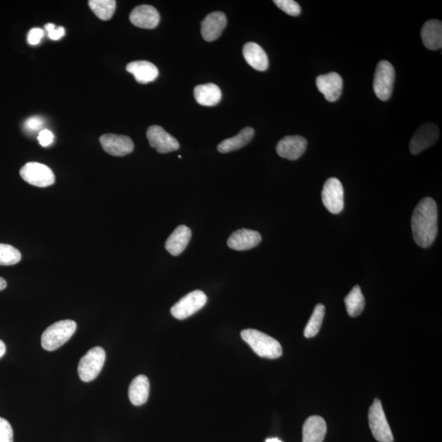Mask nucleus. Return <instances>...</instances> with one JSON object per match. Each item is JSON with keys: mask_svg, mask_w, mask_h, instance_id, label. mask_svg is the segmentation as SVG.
<instances>
[{"mask_svg": "<svg viewBox=\"0 0 442 442\" xmlns=\"http://www.w3.org/2000/svg\"><path fill=\"white\" fill-rule=\"evenodd\" d=\"M227 25V19L221 12H212L201 23V34L204 39L212 42L218 39Z\"/></svg>", "mask_w": 442, "mask_h": 442, "instance_id": "2eb2a0df", "label": "nucleus"}, {"mask_svg": "<svg viewBox=\"0 0 442 442\" xmlns=\"http://www.w3.org/2000/svg\"><path fill=\"white\" fill-rule=\"evenodd\" d=\"M45 29L49 33V39L52 40H60L65 35V29L63 27H56V25L48 23L45 25Z\"/></svg>", "mask_w": 442, "mask_h": 442, "instance_id": "473e14b6", "label": "nucleus"}, {"mask_svg": "<svg viewBox=\"0 0 442 442\" xmlns=\"http://www.w3.org/2000/svg\"><path fill=\"white\" fill-rule=\"evenodd\" d=\"M45 121L43 118L40 116L29 117L28 120L25 122L24 129L29 132H36L43 128Z\"/></svg>", "mask_w": 442, "mask_h": 442, "instance_id": "2f4dec72", "label": "nucleus"}, {"mask_svg": "<svg viewBox=\"0 0 442 442\" xmlns=\"http://www.w3.org/2000/svg\"><path fill=\"white\" fill-rule=\"evenodd\" d=\"M130 22L134 26L144 29H154L160 22L157 10L150 5H140L134 8L130 15Z\"/></svg>", "mask_w": 442, "mask_h": 442, "instance_id": "f3484780", "label": "nucleus"}, {"mask_svg": "<svg viewBox=\"0 0 442 442\" xmlns=\"http://www.w3.org/2000/svg\"><path fill=\"white\" fill-rule=\"evenodd\" d=\"M208 297L200 290L189 293L181 298L180 300L172 306L171 313L177 319H187L195 315L206 305Z\"/></svg>", "mask_w": 442, "mask_h": 442, "instance_id": "0eeeda50", "label": "nucleus"}, {"mask_svg": "<svg viewBox=\"0 0 442 442\" xmlns=\"http://www.w3.org/2000/svg\"><path fill=\"white\" fill-rule=\"evenodd\" d=\"M105 360H106V352L103 348L95 347L90 349L79 360L78 365L79 378L86 382L95 380L102 370Z\"/></svg>", "mask_w": 442, "mask_h": 442, "instance_id": "20e7f679", "label": "nucleus"}, {"mask_svg": "<svg viewBox=\"0 0 442 442\" xmlns=\"http://www.w3.org/2000/svg\"><path fill=\"white\" fill-rule=\"evenodd\" d=\"M21 259L22 255L16 247L0 243V265H14L18 264Z\"/></svg>", "mask_w": 442, "mask_h": 442, "instance_id": "c85d7f7f", "label": "nucleus"}, {"mask_svg": "<svg viewBox=\"0 0 442 442\" xmlns=\"http://www.w3.org/2000/svg\"><path fill=\"white\" fill-rule=\"evenodd\" d=\"M346 308L349 315L352 317H356L362 313L365 308V301L360 288L356 285L349 293L346 298Z\"/></svg>", "mask_w": 442, "mask_h": 442, "instance_id": "a878e982", "label": "nucleus"}, {"mask_svg": "<svg viewBox=\"0 0 442 442\" xmlns=\"http://www.w3.org/2000/svg\"><path fill=\"white\" fill-rule=\"evenodd\" d=\"M44 31L40 28H33L29 32L27 41L29 45H36L40 43L44 37Z\"/></svg>", "mask_w": 442, "mask_h": 442, "instance_id": "72a5a7b5", "label": "nucleus"}, {"mask_svg": "<svg viewBox=\"0 0 442 442\" xmlns=\"http://www.w3.org/2000/svg\"><path fill=\"white\" fill-rule=\"evenodd\" d=\"M88 6L99 19L108 21L114 14L116 2L114 0H90Z\"/></svg>", "mask_w": 442, "mask_h": 442, "instance_id": "bb28decb", "label": "nucleus"}, {"mask_svg": "<svg viewBox=\"0 0 442 442\" xmlns=\"http://www.w3.org/2000/svg\"><path fill=\"white\" fill-rule=\"evenodd\" d=\"M77 323L65 319L52 324L41 336V346L45 350L53 352L64 345L77 330Z\"/></svg>", "mask_w": 442, "mask_h": 442, "instance_id": "7ed1b4c3", "label": "nucleus"}, {"mask_svg": "<svg viewBox=\"0 0 442 442\" xmlns=\"http://www.w3.org/2000/svg\"><path fill=\"white\" fill-rule=\"evenodd\" d=\"M241 336L256 355L260 357L277 359L283 354L280 343L262 332L248 328L242 331Z\"/></svg>", "mask_w": 442, "mask_h": 442, "instance_id": "f03ea898", "label": "nucleus"}, {"mask_svg": "<svg viewBox=\"0 0 442 442\" xmlns=\"http://www.w3.org/2000/svg\"><path fill=\"white\" fill-rule=\"evenodd\" d=\"M192 237V231L188 227L180 225L167 238L165 247L172 256H179L187 247Z\"/></svg>", "mask_w": 442, "mask_h": 442, "instance_id": "a211bd4d", "label": "nucleus"}, {"mask_svg": "<svg viewBox=\"0 0 442 442\" xmlns=\"http://www.w3.org/2000/svg\"><path fill=\"white\" fill-rule=\"evenodd\" d=\"M262 242V236L258 231L242 229L235 231L227 241V244L236 251H245L251 249Z\"/></svg>", "mask_w": 442, "mask_h": 442, "instance_id": "dca6fc26", "label": "nucleus"}, {"mask_svg": "<svg viewBox=\"0 0 442 442\" xmlns=\"http://www.w3.org/2000/svg\"><path fill=\"white\" fill-rule=\"evenodd\" d=\"M254 134L255 130L254 128H244L237 136L222 141L218 145L217 149L221 154H227L242 149L244 146L249 144L252 138H254Z\"/></svg>", "mask_w": 442, "mask_h": 442, "instance_id": "393cba45", "label": "nucleus"}, {"mask_svg": "<svg viewBox=\"0 0 442 442\" xmlns=\"http://www.w3.org/2000/svg\"><path fill=\"white\" fill-rule=\"evenodd\" d=\"M20 175L34 186L45 188L56 182V175L47 166L38 162H28L20 170Z\"/></svg>", "mask_w": 442, "mask_h": 442, "instance_id": "6e6552de", "label": "nucleus"}, {"mask_svg": "<svg viewBox=\"0 0 442 442\" xmlns=\"http://www.w3.org/2000/svg\"><path fill=\"white\" fill-rule=\"evenodd\" d=\"M150 383L145 376L134 378L129 387V397L134 406L144 405L149 399Z\"/></svg>", "mask_w": 442, "mask_h": 442, "instance_id": "5701e85b", "label": "nucleus"}, {"mask_svg": "<svg viewBox=\"0 0 442 442\" xmlns=\"http://www.w3.org/2000/svg\"><path fill=\"white\" fill-rule=\"evenodd\" d=\"M324 314H326V307L323 305L318 304L315 306L314 312L305 328L304 335L306 338H314L315 336L318 334L322 326Z\"/></svg>", "mask_w": 442, "mask_h": 442, "instance_id": "cd10ccee", "label": "nucleus"}, {"mask_svg": "<svg viewBox=\"0 0 442 442\" xmlns=\"http://www.w3.org/2000/svg\"><path fill=\"white\" fill-rule=\"evenodd\" d=\"M307 147L305 138L299 136H286L278 143L276 151L280 157L295 161L304 154Z\"/></svg>", "mask_w": 442, "mask_h": 442, "instance_id": "4468645a", "label": "nucleus"}, {"mask_svg": "<svg viewBox=\"0 0 442 442\" xmlns=\"http://www.w3.org/2000/svg\"><path fill=\"white\" fill-rule=\"evenodd\" d=\"M243 57L252 69L265 71L268 69L269 59L267 53L258 44L249 42L243 46Z\"/></svg>", "mask_w": 442, "mask_h": 442, "instance_id": "412c9836", "label": "nucleus"}, {"mask_svg": "<svg viewBox=\"0 0 442 442\" xmlns=\"http://www.w3.org/2000/svg\"><path fill=\"white\" fill-rule=\"evenodd\" d=\"M0 442H14V431L10 422L0 417Z\"/></svg>", "mask_w": 442, "mask_h": 442, "instance_id": "7c9ffc66", "label": "nucleus"}, {"mask_svg": "<svg viewBox=\"0 0 442 442\" xmlns=\"http://www.w3.org/2000/svg\"><path fill=\"white\" fill-rule=\"evenodd\" d=\"M265 442H282V441L278 439H267V441Z\"/></svg>", "mask_w": 442, "mask_h": 442, "instance_id": "4c0bfd02", "label": "nucleus"}, {"mask_svg": "<svg viewBox=\"0 0 442 442\" xmlns=\"http://www.w3.org/2000/svg\"><path fill=\"white\" fill-rule=\"evenodd\" d=\"M99 141L103 150L114 157H124L132 153L134 147L132 138L114 134H103Z\"/></svg>", "mask_w": 442, "mask_h": 442, "instance_id": "f8f14e48", "label": "nucleus"}, {"mask_svg": "<svg viewBox=\"0 0 442 442\" xmlns=\"http://www.w3.org/2000/svg\"><path fill=\"white\" fill-rule=\"evenodd\" d=\"M7 287V282L5 280H3V278L0 277V291L5 289Z\"/></svg>", "mask_w": 442, "mask_h": 442, "instance_id": "e433bc0d", "label": "nucleus"}, {"mask_svg": "<svg viewBox=\"0 0 442 442\" xmlns=\"http://www.w3.org/2000/svg\"><path fill=\"white\" fill-rule=\"evenodd\" d=\"M195 97L201 106L213 107L221 102L222 94L221 88L214 84H206L195 88Z\"/></svg>", "mask_w": 442, "mask_h": 442, "instance_id": "b1692460", "label": "nucleus"}, {"mask_svg": "<svg viewBox=\"0 0 442 442\" xmlns=\"http://www.w3.org/2000/svg\"><path fill=\"white\" fill-rule=\"evenodd\" d=\"M5 352H6L5 344H4L2 340H0V358H2L4 356V354H5Z\"/></svg>", "mask_w": 442, "mask_h": 442, "instance_id": "c9c22d12", "label": "nucleus"}, {"mask_svg": "<svg viewBox=\"0 0 442 442\" xmlns=\"http://www.w3.org/2000/svg\"><path fill=\"white\" fill-rule=\"evenodd\" d=\"M147 138L150 146L159 154L171 153L180 147L178 140L159 125L150 126L147 132Z\"/></svg>", "mask_w": 442, "mask_h": 442, "instance_id": "9b49d317", "label": "nucleus"}, {"mask_svg": "<svg viewBox=\"0 0 442 442\" xmlns=\"http://www.w3.org/2000/svg\"><path fill=\"white\" fill-rule=\"evenodd\" d=\"M343 85V78L336 73L321 75L317 78L318 90L328 102H336L340 98Z\"/></svg>", "mask_w": 442, "mask_h": 442, "instance_id": "ddd939ff", "label": "nucleus"}, {"mask_svg": "<svg viewBox=\"0 0 442 442\" xmlns=\"http://www.w3.org/2000/svg\"><path fill=\"white\" fill-rule=\"evenodd\" d=\"M323 204L332 214H339L344 208V189L336 178L328 179L322 191Z\"/></svg>", "mask_w": 442, "mask_h": 442, "instance_id": "1a4fd4ad", "label": "nucleus"}, {"mask_svg": "<svg viewBox=\"0 0 442 442\" xmlns=\"http://www.w3.org/2000/svg\"><path fill=\"white\" fill-rule=\"evenodd\" d=\"M423 43L428 49L437 50L442 47V23L439 20H429L421 31Z\"/></svg>", "mask_w": 442, "mask_h": 442, "instance_id": "6ab92c4d", "label": "nucleus"}, {"mask_svg": "<svg viewBox=\"0 0 442 442\" xmlns=\"http://www.w3.org/2000/svg\"><path fill=\"white\" fill-rule=\"evenodd\" d=\"M53 134L49 130H42L38 136V140H39L41 146L48 147L52 144L53 142Z\"/></svg>", "mask_w": 442, "mask_h": 442, "instance_id": "f704fd0d", "label": "nucleus"}, {"mask_svg": "<svg viewBox=\"0 0 442 442\" xmlns=\"http://www.w3.org/2000/svg\"><path fill=\"white\" fill-rule=\"evenodd\" d=\"M327 425L322 417L311 416L303 426V442H323Z\"/></svg>", "mask_w": 442, "mask_h": 442, "instance_id": "4be33fe9", "label": "nucleus"}, {"mask_svg": "<svg viewBox=\"0 0 442 442\" xmlns=\"http://www.w3.org/2000/svg\"><path fill=\"white\" fill-rule=\"evenodd\" d=\"M413 236L417 245L426 248L434 243L439 232V213L436 201L424 197L417 205L411 220Z\"/></svg>", "mask_w": 442, "mask_h": 442, "instance_id": "f257e3e1", "label": "nucleus"}, {"mask_svg": "<svg viewBox=\"0 0 442 442\" xmlns=\"http://www.w3.org/2000/svg\"><path fill=\"white\" fill-rule=\"evenodd\" d=\"M369 423L373 435L380 442H393L394 437L383 411L380 400L376 399L369 411Z\"/></svg>", "mask_w": 442, "mask_h": 442, "instance_id": "423d86ee", "label": "nucleus"}, {"mask_svg": "<svg viewBox=\"0 0 442 442\" xmlns=\"http://www.w3.org/2000/svg\"><path fill=\"white\" fill-rule=\"evenodd\" d=\"M128 73L134 75L137 82L147 84L153 82L158 78L159 71L158 67L147 61H136L130 62L126 66Z\"/></svg>", "mask_w": 442, "mask_h": 442, "instance_id": "aec40b11", "label": "nucleus"}, {"mask_svg": "<svg viewBox=\"0 0 442 442\" xmlns=\"http://www.w3.org/2000/svg\"><path fill=\"white\" fill-rule=\"evenodd\" d=\"M395 69L389 62L381 61L377 66L373 79V91L382 101L390 99L395 82Z\"/></svg>", "mask_w": 442, "mask_h": 442, "instance_id": "39448f33", "label": "nucleus"}, {"mask_svg": "<svg viewBox=\"0 0 442 442\" xmlns=\"http://www.w3.org/2000/svg\"><path fill=\"white\" fill-rule=\"evenodd\" d=\"M439 129L435 124L425 123L421 125L411 138L410 153L413 155L419 154L434 145L439 140Z\"/></svg>", "mask_w": 442, "mask_h": 442, "instance_id": "9d476101", "label": "nucleus"}, {"mask_svg": "<svg viewBox=\"0 0 442 442\" xmlns=\"http://www.w3.org/2000/svg\"><path fill=\"white\" fill-rule=\"evenodd\" d=\"M273 3L281 10H283L290 16H297L301 14L302 8L300 5L296 1H293V0H275Z\"/></svg>", "mask_w": 442, "mask_h": 442, "instance_id": "c756f323", "label": "nucleus"}]
</instances>
